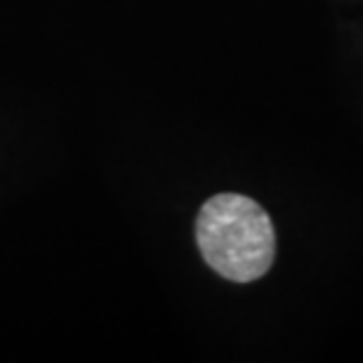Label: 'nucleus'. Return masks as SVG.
<instances>
[{
	"mask_svg": "<svg viewBox=\"0 0 363 363\" xmlns=\"http://www.w3.org/2000/svg\"><path fill=\"white\" fill-rule=\"evenodd\" d=\"M203 259L229 281L250 283L272 269L276 234L267 210L248 196L220 194L203 203L196 220Z\"/></svg>",
	"mask_w": 363,
	"mask_h": 363,
	"instance_id": "nucleus-1",
	"label": "nucleus"
}]
</instances>
